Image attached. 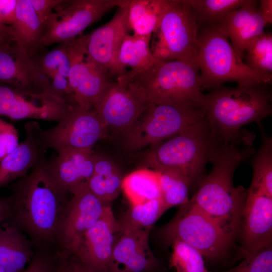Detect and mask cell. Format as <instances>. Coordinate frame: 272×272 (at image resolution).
Here are the masks:
<instances>
[{
    "instance_id": "3",
    "label": "cell",
    "mask_w": 272,
    "mask_h": 272,
    "mask_svg": "<svg viewBox=\"0 0 272 272\" xmlns=\"http://www.w3.org/2000/svg\"><path fill=\"white\" fill-rule=\"evenodd\" d=\"M116 81L146 103L202 107L205 98L198 66L183 61L158 60Z\"/></svg>"
},
{
    "instance_id": "27",
    "label": "cell",
    "mask_w": 272,
    "mask_h": 272,
    "mask_svg": "<svg viewBox=\"0 0 272 272\" xmlns=\"http://www.w3.org/2000/svg\"><path fill=\"white\" fill-rule=\"evenodd\" d=\"M123 178L111 161L95 155L93 171L87 184L90 190L101 201L108 203L118 196L122 190Z\"/></svg>"
},
{
    "instance_id": "48",
    "label": "cell",
    "mask_w": 272,
    "mask_h": 272,
    "mask_svg": "<svg viewBox=\"0 0 272 272\" xmlns=\"http://www.w3.org/2000/svg\"><path fill=\"white\" fill-rule=\"evenodd\" d=\"M0 272H5L4 270L0 266Z\"/></svg>"
},
{
    "instance_id": "25",
    "label": "cell",
    "mask_w": 272,
    "mask_h": 272,
    "mask_svg": "<svg viewBox=\"0 0 272 272\" xmlns=\"http://www.w3.org/2000/svg\"><path fill=\"white\" fill-rule=\"evenodd\" d=\"M12 38L31 56L41 45L44 26L39 20L29 0H17Z\"/></svg>"
},
{
    "instance_id": "14",
    "label": "cell",
    "mask_w": 272,
    "mask_h": 272,
    "mask_svg": "<svg viewBox=\"0 0 272 272\" xmlns=\"http://www.w3.org/2000/svg\"><path fill=\"white\" fill-rule=\"evenodd\" d=\"M118 221L108 204L97 222L76 242L69 254L92 272H105L119 236Z\"/></svg>"
},
{
    "instance_id": "10",
    "label": "cell",
    "mask_w": 272,
    "mask_h": 272,
    "mask_svg": "<svg viewBox=\"0 0 272 272\" xmlns=\"http://www.w3.org/2000/svg\"><path fill=\"white\" fill-rule=\"evenodd\" d=\"M129 2V0H61L50 14L40 44L47 46L72 41L111 9Z\"/></svg>"
},
{
    "instance_id": "12",
    "label": "cell",
    "mask_w": 272,
    "mask_h": 272,
    "mask_svg": "<svg viewBox=\"0 0 272 272\" xmlns=\"http://www.w3.org/2000/svg\"><path fill=\"white\" fill-rule=\"evenodd\" d=\"M128 4L117 8L108 22L78 37L90 59L109 77L114 76L116 79L127 72L120 67L118 59L122 41L130 30L128 20Z\"/></svg>"
},
{
    "instance_id": "20",
    "label": "cell",
    "mask_w": 272,
    "mask_h": 272,
    "mask_svg": "<svg viewBox=\"0 0 272 272\" xmlns=\"http://www.w3.org/2000/svg\"><path fill=\"white\" fill-rule=\"evenodd\" d=\"M151 228L120 235L105 272H152L159 262L149 244Z\"/></svg>"
},
{
    "instance_id": "32",
    "label": "cell",
    "mask_w": 272,
    "mask_h": 272,
    "mask_svg": "<svg viewBox=\"0 0 272 272\" xmlns=\"http://www.w3.org/2000/svg\"><path fill=\"white\" fill-rule=\"evenodd\" d=\"M154 171L159 178L161 198L167 210L189 201V189L192 184L187 175L173 169Z\"/></svg>"
},
{
    "instance_id": "6",
    "label": "cell",
    "mask_w": 272,
    "mask_h": 272,
    "mask_svg": "<svg viewBox=\"0 0 272 272\" xmlns=\"http://www.w3.org/2000/svg\"><path fill=\"white\" fill-rule=\"evenodd\" d=\"M199 29L197 62L202 88L213 89L227 81L238 86L271 83L272 75H261L249 67L216 26Z\"/></svg>"
},
{
    "instance_id": "39",
    "label": "cell",
    "mask_w": 272,
    "mask_h": 272,
    "mask_svg": "<svg viewBox=\"0 0 272 272\" xmlns=\"http://www.w3.org/2000/svg\"><path fill=\"white\" fill-rule=\"evenodd\" d=\"M19 145L17 129L12 124L3 120L0 125V161Z\"/></svg>"
},
{
    "instance_id": "17",
    "label": "cell",
    "mask_w": 272,
    "mask_h": 272,
    "mask_svg": "<svg viewBox=\"0 0 272 272\" xmlns=\"http://www.w3.org/2000/svg\"><path fill=\"white\" fill-rule=\"evenodd\" d=\"M72 195L65 209L58 232L60 250L67 254L80 237L100 218L108 205L96 196L88 184Z\"/></svg>"
},
{
    "instance_id": "37",
    "label": "cell",
    "mask_w": 272,
    "mask_h": 272,
    "mask_svg": "<svg viewBox=\"0 0 272 272\" xmlns=\"http://www.w3.org/2000/svg\"><path fill=\"white\" fill-rule=\"evenodd\" d=\"M41 65L46 75L57 71L67 78L71 69V60L68 54L67 42L48 53L43 58Z\"/></svg>"
},
{
    "instance_id": "21",
    "label": "cell",
    "mask_w": 272,
    "mask_h": 272,
    "mask_svg": "<svg viewBox=\"0 0 272 272\" xmlns=\"http://www.w3.org/2000/svg\"><path fill=\"white\" fill-rule=\"evenodd\" d=\"M24 128V141L0 161V189L25 177L30 169L45 160L47 149L41 137L42 128L35 121L26 123Z\"/></svg>"
},
{
    "instance_id": "43",
    "label": "cell",
    "mask_w": 272,
    "mask_h": 272,
    "mask_svg": "<svg viewBox=\"0 0 272 272\" xmlns=\"http://www.w3.org/2000/svg\"><path fill=\"white\" fill-rule=\"evenodd\" d=\"M11 215V204L9 196L0 197V226L8 223Z\"/></svg>"
},
{
    "instance_id": "41",
    "label": "cell",
    "mask_w": 272,
    "mask_h": 272,
    "mask_svg": "<svg viewBox=\"0 0 272 272\" xmlns=\"http://www.w3.org/2000/svg\"><path fill=\"white\" fill-rule=\"evenodd\" d=\"M17 0H0V19L5 25L11 26L16 18Z\"/></svg>"
},
{
    "instance_id": "38",
    "label": "cell",
    "mask_w": 272,
    "mask_h": 272,
    "mask_svg": "<svg viewBox=\"0 0 272 272\" xmlns=\"http://www.w3.org/2000/svg\"><path fill=\"white\" fill-rule=\"evenodd\" d=\"M59 253L46 250H35L24 272H56Z\"/></svg>"
},
{
    "instance_id": "44",
    "label": "cell",
    "mask_w": 272,
    "mask_h": 272,
    "mask_svg": "<svg viewBox=\"0 0 272 272\" xmlns=\"http://www.w3.org/2000/svg\"><path fill=\"white\" fill-rule=\"evenodd\" d=\"M260 13L268 23L272 22V1L262 0L260 1V5L258 7Z\"/></svg>"
},
{
    "instance_id": "30",
    "label": "cell",
    "mask_w": 272,
    "mask_h": 272,
    "mask_svg": "<svg viewBox=\"0 0 272 272\" xmlns=\"http://www.w3.org/2000/svg\"><path fill=\"white\" fill-rule=\"evenodd\" d=\"M257 125L261 134V144L252 156L250 164L253 176L248 190L261 191L272 197V138L266 134L261 122Z\"/></svg>"
},
{
    "instance_id": "31",
    "label": "cell",
    "mask_w": 272,
    "mask_h": 272,
    "mask_svg": "<svg viewBox=\"0 0 272 272\" xmlns=\"http://www.w3.org/2000/svg\"><path fill=\"white\" fill-rule=\"evenodd\" d=\"M167 210L161 198L142 204L130 205L117 220L119 235L140 229H152Z\"/></svg>"
},
{
    "instance_id": "9",
    "label": "cell",
    "mask_w": 272,
    "mask_h": 272,
    "mask_svg": "<svg viewBox=\"0 0 272 272\" xmlns=\"http://www.w3.org/2000/svg\"><path fill=\"white\" fill-rule=\"evenodd\" d=\"M163 233L171 244L175 240L182 241L211 259L222 256L233 240L189 201L179 206L174 217L164 226Z\"/></svg>"
},
{
    "instance_id": "22",
    "label": "cell",
    "mask_w": 272,
    "mask_h": 272,
    "mask_svg": "<svg viewBox=\"0 0 272 272\" xmlns=\"http://www.w3.org/2000/svg\"><path fill=\"white\" fill-rule=\"evenodd\" d=\"M257 4V1L246 0L240 7L229 12L216 26L230 39L241 58L247 46L264 32L267 24L260 13Z\"/></svg>"
},
{
    "instance_id": "19",
    "label": "cell",
    "mask_w": 272,
    "mask_h": 272,
    "mask_svg": "<svg viewBox=\"0 0 272 272\" xmlns=\"http://www.w3.org/2000/svg\"><path fill=\"white\" fill-rule=\"evenodd\" d=\"M146 103L117 81H111L93 109L106 128L124 133L140 115Z\"/></svg>"
},
{
    "instance_id": "4",
    "label": "cell",
    "mask_w": 272,
    "mask_h": 272,
    "mask_svg": "<svg viewBox=\"0 0 272 272\" xmlns=\"http://www.w3.org/2000/svg\"><path fill=\"white\" fill-rule=\"evenodd\" d=\"M266 85L220 86L205 94L202 109L211 131L219 135L231 134L247 124L260 122L270 115L271 94Z\"/></svg>"
},
{
    "instance_id": "23",
    "label": "cell",
    "mask_w": 272,
    "mask_h": 272,
    "mask_svg": "<svg viewBox=\"0 0 272 272\" xmlns=\"http://www.w3.org/2000/svg\"><path fill=\"white\" fill-rule=\"evenodd\" d=\"M95 155L92 149H72L58 153L47 161L48 170L62 189L73 194L87 185L94 169Z\"/></svg>"
},
{
    "instance_id": "35",
    "label": "cell",
    "mask_w": 272,
    "mask_h": 272,
    "mask_svg": "<svg viewBox=\"0 0 272 272\" xmlns=\"http://www.w3.org/2000/svg\"><path fill=\"white\" fill-rule=\"evenodd\" d=\"M170 266L177 272H211L206 267L202 255L196 249L180 241L171 243Z\"/></svg>"
},
{
    "instance_id": "40",
    "label": "cell",
    "mask_w": 272,
    "mask_h": 272,
    "mask_svg": "<svg viewBox=\"0 0 272 272\" xmlns=\"http://www.w3.org/2000/svg\"><path fill=\"white\" fill-rule=\"evenodd\" d=\"M39 20L44 26L53 9L61 0H29Z\"/></svg>"
},
{
    "instance_id": "42",
    "label": "cell",
    "mask_w": 272,
    "mask_h": 272,
    "mask_svg": "<svg viewBox=\"0 0 272 272\" xmlns=\"http://www.w3.org/2000/svg\"><path fill=\"white\" fill-rule=\"evenodd\" d=\"M66 265L69 272H92L72 254L66 255Z\"/></svg>"
},
{
    "instance_id": "8",
    "label": "cell",
    "mask_w": 272,
    "mask_h": 272,
    "mask_svg": "<svg viewBox=\"0 0 272 272\" xmlns=\"http://www.w3.org/2000/svg\"><path fill=\"white\" fill-rule=\"evenodd\" d=\"M205 118L202 107L146 103L130 127L124 132L131 150L153 146L170 138Z\"/></svg>"
},
{
    "instance_id": "18",
    "label": "cell",
    "mask_w": 272,
    "mask_h": 272,
    "mask_svg": "<svg viewBox=\"0 0 272 272\" xmlns=\"http://www.w3.org/2000/svg\"><path fill=\"white\" fill-rule=\"evenodd\" d=\"M240 228L241 250L244 258L270 245L272 197L261 191L247 189Z\"/></svg>"
},
{
    "instance_id": "1",
    "label": "cell",
    "mask_w": 272,
    "mask_h": 272,
    "mask_svg": "<svg viewBox=\"0 0 272 272\" xmlns=\"http://www.w3.org/2000/svg\"><path fill=\"white\" fill-rule=\"evenodd\" d=\"M215 134L209 163L212 169L198 183L190 203L215 222L233 239L239 233L247 189L235 187L236 168L255 152L256 134L245 129Z\"/></svg>"
},
{
    "instance_id": "11",
    "label": "cell",
    "mask_w": 272,
    "mask_h": 272,
    "mask_svg": "<svg viewBox=\"0 0 272 272\" xmlns=\"http://www.w3.org/2000/svg\"><path fill=\"white\" fill-rule=\"evenodd\" d=\"M106 129L93 109L71 105L55 126L42 129L41 137L45 148L54 149L57 153L72 149H92L104 137Z\"/></svg>"
},
{
    "instance_id": "15",
    "label": "cell",
    "mask_w": 272,
    "mask_h": 272,
    "mask_svg": "<svg viewBox=\"0 0 272 272\" xmlns=\"http://www.w3.org/2000/svg\"><path fill=\"white\" fill-rule=\"evenodd\" d=\"M0 82L23 91L58 96L41 64L14 41L0 46Z\"/></svg>"
},
{
    "instance_id": "29",
    "label": "cell",
    "mask_w": 272,
    "mask_h": 272,
    "mask_svg": "<svg viewBox=\"0 0 272 272\" xmlns=\"http://www.w3.org/2000/svg\"><path fill=\"white\" fill-rule=\"evenodd\" d=\"M122 190L130 205L161 198L158 174L155 171L148 168L138 169L124 177Z\"/></svg>"
},
{
    "instance_id": "26",
    "label": "cell",
    "mask_w": 272,
    "mask_h": 272,
    "mask_svg": "<svg viewBox=\"0 0 272 272\" xmlns=\"http://www.w3.org/2000/svg\"><path fill=\"white\" fill-rule=\"evenodd\" d=\"M152 35L127 34L121 43L118 63L130 76L137 74L158 61L152 55L150 42Z\"/></svg>"
},
{
    "instance_id": "28",
    "label": "cell",
    "mask_w": 272,
    "mask_h": 272,
    "mask_svg": "<svg viewBox=\"0 0 272 272\" xmlns=\"http://www.w3.org/2000/svg\"><path fill=\"white\" fill-rule=\"evenodd\" d=\"M167 3L168 0H130L128 20L130 30L140 35H152Z\"/></svg>"
},
{
    "instance_id": "2",
    "label": "cell",
    "mask_w": 272,
    "mask_h": 272,
    "mask_svg": "<svg viewBox=\"0 0 272 272\" xmlns=\"http://www.w3.org/2000/svg\"><path fill=\"white\" fill-rule=\"evenodd\" d=\"M11 215L8 223L25 233L34 250L60 252L58 232L70 198L51 176L45 160L11 187Z\"/></svg>"
},
{
    "instance_id": "36",
    "label": "cell",
    "mask_w": 272,
    "mask_h": 272,
    "mask_svg": "<svg viewBox=\"0 0 272 272\" xmlns=\"http://www.w3.org/2000/svg\"><path fill=\"white\" fill-rule=\"evenodd\" d=\"M225 272H272L271 245L244 258L238 265Z\"/></svg>"
},
{
    "instance_id": "33",
    "label": "cell",
    "mask_w": 272,
    "mask_h": 272,
    "mask_svg": "<svg viewBox=\"0 0 272 272\" xmlns=\"http://www.w3.org/2000/svg\"><path fill=\"white\" fill-rule=\"evenodd\" d=\"M199 27L216 26L232 10L240 7L246 0H186Z\"/></svg>"
},
{
    "instance_id": "5",
    "label": "cell",
    "mask_w": 272,
    "mask_h": 272,
    "mask_svg": "<svg viewBox=\"0 0 272 272\" xmlns=\"http://www.w3.org/2000/svg\"><path fill=\"white\" fill-rule=\"evenodd\" d=\"M215 141L205 117L175 135L152 146L143 159V166L153 170L173 169L185 174L192 185L205 175Z\"/></svg>"
},
{
    "instance_id": "24",
    "label": "cell",
    "mask_w": 272,
    "mask_h": 272,
    "mask_svg": "<svg viewBox=\"0 0 272 272\" xmlns=\"http://www.w3.org/2000/svg\"><path fill=\"white\" fill-rule=\"evenodd\" d=\"M34 253L31 240L16 226H0V266L5 272H24Z\"/></svg>"
},
{
    "instance_id": "49",
    "label": "cell",
    "mask_w": 272,
    "mask_h": 272,
    "mask_svg": "<svg viewBox=\"0 0 272 272\" xmlns=\"http://www.w3.org/2000/svg\"><path fill=\"white\" fill-rule=\"evenodd\" d=\"M2 121H3V120H2L1 119H0V125H1V123H2Z\"/></svg>"
},
{
    "instance_id": "45",
    "label": "cell",
    "mask_w": 272,
    "mask_h": 272,
    "mask_svg": "<svg viewBox=\"0 0 272 272\" xmlns=\"http://www.w3.org/2000/svg\"><path fill=\"white\" fill-rule=\"evenodd\" d=\"M66 254H60L56 272H69L66 265Z\"/></svg>"
},
{
    "instance_id": "16",
    "label": "cell",
    "mask_w": 272,
    "mask_h": 272,
    "mask_svg": "<svg viewBox=\"0 0 272 272\" xmlns=\"http://www.w3.org/2000/svg\"><path fill=\"white\" fill-rule=\"evenodd\" d=\"M71 69L67 78L75 102L92 109L110 82L108 75L94 63L85 53L78 38L67 42Z\"/></svg>"
},
{
    "instance_id": "47",
    "label": "cell",
    "mask_w": 272,
    "mask_h": 272,
    "mask_svg": "<svg viewBox=\"0 0 272 272\" xmlns=\"http://www.w3.org/2000/svg\"><path fill=\"white\" fill-rule=\"evenodd\" d=\"M0 31L4 32L12 37V28L11 26L4 24L0 19Z\"/></svg>"
},
{
    "instance_id": "34",
    "label": "cell",
    "mask_w": 272,
    "mask_h": 272,
    "mask_svg": "<svg viewBox=\"0 0 272 272\" xmlns=\"http://www.w3.org/2000/svg\"><path fill=\"white\" fill-rule=\"evenodd\" d=\"M245 64L253 71L263 75H271L272 35L264 32L246 48Z\"/></svg>"
},
{
    "instance_id": "13",
    "label": "cell",
    "mask_w": 272,
    "mask_h": 272,
    "mask_svg": "<svg viewBox=\"0 0 272 272\" xmlns=\"http://www.w3.org/2000/svg\"><path fill=\"white\" fill-rule=\"evenodd\" d=\"M71 106L53 94L32 92L0 85V116L12 120L30 118L58 122L64 117Z\"/></svg>"
},
{
    "instance_id": "7",
    "label": "cell",
    "mask_w": 272,
    "mask_h": 272,
    "mask_svg": "<svg viewBox=\"0 0 272 272\" xmlns=\"http://www.w3.org/2000/svg\"><path fill=\"white\" fill-rule=\"evenodd\" d=\"M199 29L197 19L186 0H168L151 37L152 55L163 62L178 60L198 66Z\"/></svg>"
},
{
    "instance_id": "46",
    "label": "cell",
    "mask_w": 272,
    "mask_h": 272,
    "mask_svg": "<svg viewBox=\"0 0 272 272\" xmlns=\"http://www.w3.org/2000/svg\"><path fill=\"white\" fill-rule=\"evenodd\" d=\"M12 41L14 40L11 36L0 31V46Z\"/></svg>"
}]
</instances>
